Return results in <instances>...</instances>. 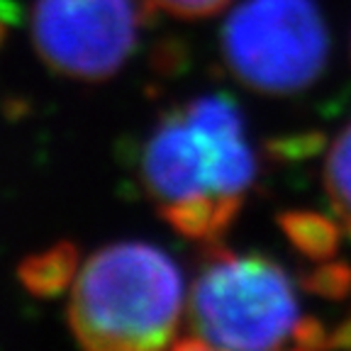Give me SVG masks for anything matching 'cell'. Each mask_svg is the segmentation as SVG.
Segmentation results:
<instances>
[{
	"label": "cell",
	"instance_id": "obj_1",
	"mask_svg": "<svg viewBox=\"0 0 351 351\" xmlns=\"http://www.w3.org/2000/svg\"><path fill=\"white\" fill-rule=\"evenodd\" d=\"M254 171L239 112L217 95L166 117L142 156V181L159 213L178 234L197 241H215L227 230Z\"/></svg>",
	"mask_w": 351,
	"mask_h": 351
},
{
	"label": "cell",
	"instance_id": "obj_2",
	"mask_svg": "<svg viewBox=\"0 0 351 351\" xmlns=\"http://www.w3.org/2000/svg\"><path fill=\"white\" fill-rule=\"evenodd\" d=\"M181 315V271L161 249L142 241L112 244L88 258L69 302L73 335L95 351L166 346Z\"/></svg>",
	"mask_w": 351,
	"mask_h": 351
},
{
	"label": "cell",
	"instance_id": "obj_3",
	"mask_svg": "<svg viewBox=\"0 0 351 351\" xmlns=\"http://www.w3.org/2000/svg\"><path fill=\"white\" fill-rule=\"evenodd\" d=\"M295 288L278 263L215 249L193 285L178 346L274 349L300 329Z\"/></svg>",
	"mask_w": 351,
	"mask_h": 351
},
{
	"label": "cell",
	"instance_id": "obj_4",
	"mask_svg": "<svg viewBox=\"0 0 351 351\" xmlns=\"http://www.w3.org/2000/svg\"><path fill=\"white\" fill-rule=\"evenodd\" d=\"M327 49V27L313 0H247L222 29L230 71L266 95L310 86L322 73Z\"/></svg>",
	"mask_w": 351,
	"mask_h": 351
},
{
	"label": "cell",
	"instance_id": "obj_5",
	"mask_svg": "<svg viewBox=\"0 0 351 351\" xmlns=\"http://www.w3.org/2000/svg\"><path fill=\"white\" fill-rule=\"evenodd\" d=\"M134 0H37L32 34L54 71L83 81L110 78L137 44Z\"/></svg>",
	"mask_w": 351,
	"mask_h": 351
},
{
	"label": "cell",
	"instance_id": "obj_6",
	"mask_svg": "<svg viewBox=\"0 0 351 351\" xmlns=\"http://www.w3.org/2000/svg\"><path fill=\"white\" fill-rule=\"evenodd\" d=\"M76 249L69 244H59L22 263L20 278L34 295H56L76 274Z\"/></svg>",
	"mask_w": 351,
	"mask_h": 351
},
{
	"label": "cell",
	"instance_id": "obj_7",
	"mask_svg": "<svg viewBox=\"0 0 351 351\" xmlns=\"http://www.w3.org/2000/svg\"><path fill=\"white\" fill-rule=\"evenodd\" d=\"M280 227L305 256H332L339 241V230L329 217L315 213H288L280 217Z\"/></svg>",
	"mask_w": 351,
	"mask_h": 351
},
{
	"label": "cell",
	"instance_id": "obj_8",
	"mask_svg": "<svg viewBox=\"0 0 351 351\" xmlns=\"http://www.w3.org/2000/svg\"><path fill=\"white\" fill-rule=\"evenodd\" d=\"M324 186L339 222L351 232V125L332 144L324 166Z\"/></svg>",
	"mask_w": 351,
	"mask_h": 351
},
{
	"label": "cell",
	"instance_id": "obj_9",
	"mask_svg": "<svg viewBox=\"0 0 351 351\" xmlns=\"http://www.w3.org/2000/svg\"><path fill=\"white\" fill-rule=\"evenodd\" d=\"M152 5L161 8V10L171 12V15H178V17H208L215 15L217 10L230 3V0H149Z\"/></svg>",
	"mask_w": 351,
	"mask_h": 351
},
{
	"label": "cell",
	"instance_id": "obj_10",
	"mask_svg": "<svg viewBox=\"0 0 351 351\" xmlns=\"http://www.w3.org/2000/svg\"><path fill=\"white\" fill-rule=\"evenodd\" d=\"M351 276L346 266H335V269H322L315 276V288L324 295H341L349 285Z\"/></svg>",
	"mask_w": 351,
	"mask_h": 351
},
{
	"label": "cell",
	"instance_id": "obj_11",
	"mask_svg": "<svg viewBox=\"0 0 351 351\" xmlns=\"http://www.w3.org/2000/svg\"><path fill=\"white\" fill-rule=\"evenodd\" d=\"M0 34H3V27H0Z\"/></svg>",
	"mask_w": 351,
	"mask_h": 351
}]
</instances>
